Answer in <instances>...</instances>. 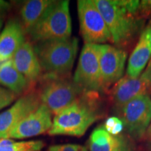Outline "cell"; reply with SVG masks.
Listing matches in <instances>:
<instances>
[{"label": "cell", "instance_id": "9a60e30c", "mask_svg": "<svg viewBox=\"0 0 151 151\" xmlns=\"http://www.w3.org/2000/svg\"><path fill=\"white\" fill-rule=\"evenodd\" d=\"M21 24L15 20L7 22L0 32V63L11 60L18 48L26 41Z\"/></svg>", "mask_w": 151, "mask_h": 151}, {"label": "cell", "instance_id": "5b68a950", "mask_svg": "<svg viewBox=\"0 0 151 151\" xmlns=\"http://www.w3.org/2000/svg\"><path fill=\"white\" fill-rule=\"evenodd\" d=\"M36 42L71 37L69 1H53L28 33Z\"/></svg>", "mask_w": 151, "mask_h": 151}, {"label": "cell", "instance_id": "30bf717a", "mask_svg": "<svg viewBox=\"0 0 151 151\" xmlns=\"http://www.w3.org/2000/svg\"><path fill=\"white\" fill-rule=\"evenodd\" d=\"M151 92V60L138 78L125 76L115 84L111 90V98L116 110L121 108L130 99Z\"/></svg>", "mask_w": 151, "mask_h": 151}, {"label": "cell", "instance_id": "484cf974", "mask_svg": "<svg viewBox=\"0 0 151 151\" xmlns=\"http://www.w3.org/2000/svg\"><path fill=\"white\" fill-rule=\"evenodd\" d=\"M2 26H3V20H0V31H1Z\"/></svg>", "mask_w": 151, "mask_h": 151}, {"label": "cell", "instance_id": "3957f363", "mask_svg": "<svg viewBox=\"0 0 151 151\" xmlns=\"http://www.w3.org/2000/svg\"><path fill=\"white\" fill-rule=\"evenodd\" d=\"M33 47L43 71L48 74L70 75L78 49L77 38L39 41Z\"/></svg>", "mask_w": 151, "mask_h": 151}, {"label": "cell", "instance_id": "5bb4252c", "mask_svg": "<svg viewBox=\"0 0 151 151\" xmlns=\"http://www.w3.org/2000/svg\"><path fill=\"white\" fill-rule=\"evenodd\" d=\"M17 70L32 84L41 77L42 68L33 45L29 41H26L17 50L11 59Z\"/></svg>", "mask_w": 151, "mask_h": 151}, {"label": "cell", "instance_id": "d6986e66", "mask_svg": "<svg viewBox=\"0 0 151 151\" xmlns=\"http://www.w3.org/2000/svg\"><path fill=\"white\" fill-rule=\"evenodd\" d=\"M44 146L40 140L17 142L10 139H0V151H39Z\"/></svg>", "mask_w": 151, "mask_h": 151}, {"label": "cell", "instance_id": "e0dca14e", "mask_svg": "<svg viewBox=\"0 0 151 151\" xmlns=\"http://www.w3.org/2000/svg\"><path fill=\"white\" fill-rule=\"evenodd\" d=\"M0 85L17 95L26 92L31 84L13 64L11 60L0 63Z\"/></svg>", "mask_w": 151, "mask_h": 151}, {"label": "cell", "instance_id": "ac0fdd59", "mask_svg": "<svg viewBox=\"0 0 151 151\" xmlns=\"http://www.w3.org/2000/svg\"><path fill=\"white\" fill-rule=\"evenodd\" d=\"M52 1V0H29L24 3L20 9V24L24 32L29 33Z\"/></svg>", "mask_w": 151, "mask_h": 151}, {"label": "cell", "instance_id": "8fae6325", "mask_svg": "<svg viewBox=\"0 0 151 151\" xmlns=\"http://www.w3.org/2000/svg\"><path fill=\"white\" fill-rule=\"evenodd\" d=\"M41 104L39 92L31 91L22 95L10 108L0 113V139H9L17 124Z\"/></svg>", "mask_w": 151, "mask_h": 151}, {"label": "cell", "instance_id": "ba28073f", "mask_svg": "<svg viewBox=\"0 0 151 151\" xmlns=\"http://www.w3.org/2000/svg\"><path fill=\"white\" fill-rule=\"evenodd\" d=\"M99 44L85 43L73 81L85 92H104L99 61Z\"/></svg>", "mask_w": 151, "mask_h": 151}, {"label": "cell", "instance_id": "8992f818", "mask_svg": "<svg viewBox=\"0 0 151 151\" xmlns=\"http://www.w3.org/2000/svg\"><path fill=\"white\" fill-rule=\"evenodd\" d=\"M124 129L130 137L139 140L146 135L151 122V98L141 94L130 99L118 110Z\"/></svg>", "mask_w": 151, "mask_h": 151}, {"label": "cell", "instance_id": "d4e9b609", "mask_svg": "<svg viewBox=\"0 0 151 151\" xmlns=\"http://www.w3.org/2000/svg\"><path fill=\"white\" fill-rule=\"evenodd\" d=\"M145 136H146L147 138H148V139H151V122H150V125H149L148 129H147L146 135Z\"/></svg>", "mask_w": 151, "mask_h": 151}, {"label": "cell", "instance_id": "603a6c76", "mask_svg": "<svg viewBox=\"0 0 151 151\" xmlns=\"http://www.w3.org/2000/svg\"><path fill=\"white\" fill-rule=\"evenodd\" d=\"M138 16L141 18L144 19L151 18V1L143 0L139 2L137 11Z\"/></svg>", "mask_w": 151, "mask_h": 151}, {"label": "cell", "instance_id": "2e32d148", "mask_svg": "<svg viewBox=\"0 0 151 151\" xmlns=\"http://www.w3.org/2000/svg\"><path fill=\"white\" fill-rule=\"evenodd\" d=\"M88 146L89 151H130L121 137L111 135L103 127L96 128L92 132Z\"/></svg>", "mask_w": 151, "mask_h": 151}, {"label": "cell", "instance_id": "4316f807", "mask_svg": "<svg viewBox=\"0 0 151 151\" xmlns=\"http://www.w3.org/2000/svg\"><path fill=\"white\" fill-rule=\"evenodd\" d=\"M149 149H150V150L151 151V141L150 142V143H149Z\"/></svg>", "mask_w": 151, "mask_h": 151}, {"label": "cell", "instance_id": "7402d4cb", "mask_svg": "<svg viewBox=\"0 0 151 151\" xmlns=\"http://www.w3.org/2000/svg\"><path fill=\"white\" fill-rule=\"evenodd\" d=\"M48 151H88V150L86 147L81 145L67 143V144L53 145L49 147Z\"/></svg>", "mask_w": 151, "mask_h": 151}, {"label": "cell", "instance_id": "9c48e42d", "mask_svg": "<svg viewBox=\"0 0 151 151\" xmlns=\"http://www.w3.org/2000/svg\"><path fill=\"white\" fill-rule=\"evenodd\" d=\"M98 48L103 87L106 91L122 78L127 54L124 50L109 44H99Z\"/></svg>", "mask_w": 151, "mask_h": 151}, {"label": "cell", "instance_id": "7c38bea8", "mask_svg": "<svg viewBox=\"0 0 151 151\" xmlns=\"http://www.w3.org/2000/svg\"><path fill=\"white\" fill-rule=\"evenodd\" d=\"M52 124V113L45 105L41 104L17 124L9 138L22 139L46 133Z\"/></svg>", "mask_w": 151, "mask_h": 151}, {"label": "cell", "instance_id": "44dd1931", "mask_svg": "<svg viewBox=\"0 0 151 151\" xmlns=\"http://www.w3.org/2000/svg\"><path fill=\"white\" fill-rule=\"evenodd\" d=\"M17 94L6 88L0 86V110L12 104L17 97Z\"/></svg>", "mask_w": 151, "mask_h": 151}, {"label": "cell", "instance_id": "277c9868", "mask_svg": "<svg viewBox=\"0 0 151 151\" xmlns=\"http://www.w3.org/2000/svg\"><path fill=\"white\" fill-rule=\"evenodd\" d=\"M38 92L41 104L46 106L52 114L55 116L86 92L76 84L69 76L46 73L42 77Z\"/></svg>", "mask_w": 151, "mask_h": 151}, {"label": "cell", "instance_id": "52a82bcc", "mask_svg": "<svg viewBox=\"0 0 151 151\" xmlns=\"http://www.w3.org/2000/svg\"><path fill=\"white\" fill-rule=\"evenodd\" d=\"M77 6L80 32L85 43L103 44L112 42L106 23L93 0H79Z\"/></svg>", "mask_w": 151, "mask_h": 151}, {"label": "cell", "instance_id": "6da1fadb", "mask_svg": "<svg viewBox=\"0 0 151 151\" xmlns=\"http://www.w3.org/2000/svg\"><path fill=\"white\" fill-rule=\"evenodd\" d=\"M102 15L112 38V43L122 49L129 46L140 33L144 20L138 16L140 1L93 0Z\"/></svg>", "mask_w": 151, "mask_h": 151}, {"label": "cell", "instance_id": "ffe728a7", "mask_svg": "<svg viewBox=\"0 0 151 151\" xmlns=\"http://www.w3.org/2000/svg\"><path fill=\"white\" fill-rule=\"evenodd\" d=\"M103 127L111 135L117 136L123 130L124 124L120 118L117 117H111L107 119Z\"/></svg>", "mask_w": 151, "mask_h": 151}, {"label": "cell", "instance_id": "4fadbf2b", "mask_svg": "<svg viewBox=\"0 0 151 151\" xmlns=\"http://www.w3.org/2000/svg\"><path fill=\"white\" fill-rule=\"evenodd\" d=\"M151 60V21L141 33L139 41L130 55L126 76L136 78Z\"/></svg>", "mask_w": 151, "mask_h": 151}, {"label": "cell", "instance_id": "cb8c5ba5", "mask_svg": "<svg viewBox=\"0 0 151 151\" xmlns=\"http://www.w3.org/2000/svg\"><path fill=\"white\" fill-rule=\"evenodd\" d=\"M11 9V4L4 0H0V20L4 18Z\"/></svg>", "mask_w": 151, "mask_h": 151}, {"label": "cell", "instance_id": "7a4b0ae2", "mask_svg": "<svg viewBox=\"0 0 151 151\" xmlns=\"http://www.w3.org/2000/svg\"><path fill=\"white\" fill-rule=\"evenodd\" d=\"M101 108L97 92H85L72 104L54 116L48 134L82 137L101 118Z\"/></svg>", "mask_w": 151, "mask_h": 151}]
</instances>
